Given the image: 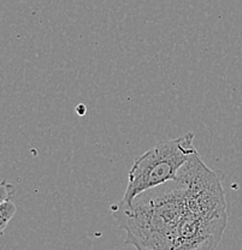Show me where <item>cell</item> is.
<instances>
[{
  "instance_id": "3",
  "label": "cell",
  "mask_w": 242,
  "mask_h": 250,
  "mask_svg": "<svg viewBox=\"0 0 242 250\" xmlns=\"http://www.w3.org/2000/svg\"><path fill=\"white\" fill-rule=\"evenodd\" d=\"M16 205L11 201V199L0 201V231L4 232L5 228L16 214Z\"/></svg>"
},
{
  "instance_id": "4",
  "label": "cell",
  "mask_w": 242,
  "mask_h": 250,
  "mask_svg": "<svg viewBox=\"0 0 242 250\" xmlns=\"http://www.w3.org/2000/svg\"><path fill=\"white\" fill-rule=\"evenodd\" d=\"M15 192V188L11 183H7V182H2L1 187H0V201L2 200L11 199V196Z\"/></svg>"
},
{
  "instance_id": "1",
  "label": "cell",
  "mask_w": 242,
  "mask_h": 250,
  "mask_svg": "<svg viewBox=\"0 0 242 250\" xmlns=\"http://www.w3.org/2000/svg\"><path fill=\"white\" fill-rule=\"evenodd\" d=\"M207 166L195 153L177 178L137 195L132 202L118 201L111 212L126 231V244L136 250H176L187 220L199 202Z\"/></svg>"
},
{
  "instance_id": "2",
  "label": "cell",
  "mask_w": 242,
  "mask_h": 250,
  "mask_svg": "<svg viewBox=\"0 0 242 250\" xmlns=\"http://www.w3.org/2000/svg\"><path fill=\"white\" fill-rule=\"evenodd\" d=\"M193 141L194 135L189 132L177 139L158 142L137 156L129 171L128 186L119 201L129 203L137 195L177 178L181 168L198 153Z\"/></svg>"
}]
</instances>
